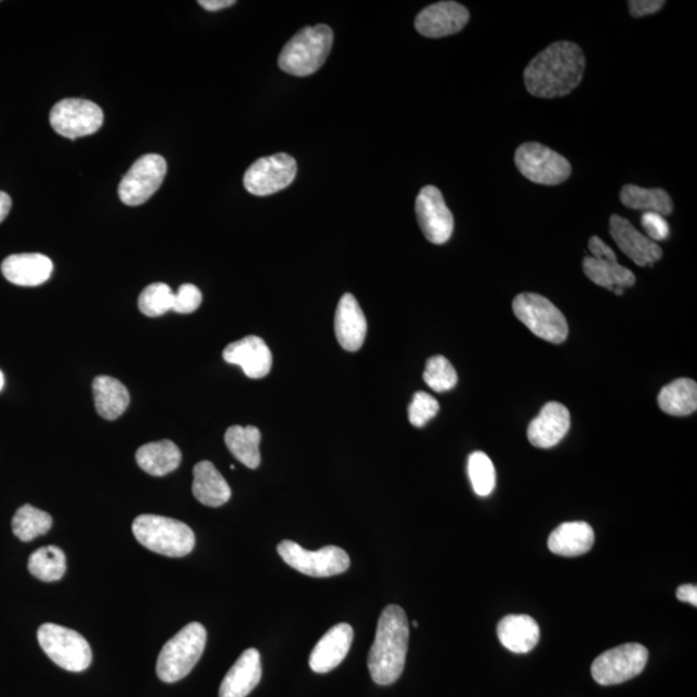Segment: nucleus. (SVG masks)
<instances>
[{"label":"nucleus","mask_w":697,"mask_h":697,"mask_svg":"<svg viewBox=\"0 0 697 697\" xmlns=\"http://www.w3.org/2000/svg\"><path fill=\"white\" fill-rule=\"evenodd\" d=\"M648 650L641 643H625L599 655L592 665L594 681L615 686L636 678L646 668Z\"/></svg>","instance_id":"nucleus-10"},{"label":"nucleus","mask_w":697,"mask_h":697,"mask_svg":"<svg viewBox=\"0 0 697 697\" xmlns=\"http://www.w3.org/2000/svg\"><path fill=\"white\" fill-rule=\"evenodd\" d=\"M620 201L630 210L655 212L663 217L672 215L674 210L672 198L663 189H645L628 184L621 189Z\"/></svg>","instance_id":"nucleus-31"},{"label":"nucleus","mask_w":697,"mask_h":697,"mask_svg":"<svg viewBox=\"0 0 697 697\" xmlns=\"http://www.w3.org/2000/svg\"><path fill=\"white\" fill-rule=\"evenodd\" d=\"M416 216L421 232L429 242L445 244L454 233V216L435 186H425L417 195Z\"/></svg>","instance_id":"nucleus-14"},{"label":"nucleus","mask_w":697,"mask_h":697,"mask_svg":"<svg viewBox=\"0 0 697 697\" xmlns=\"http://www.w3.org/2000/svg\"><path fill=\"white\" fill-rule=\"evenodd\" d=\"M594 531L586 522H566L549 536L550 552L563 557H579L588 553L594 545Z\"/></svg>","instance_id":"nucleus-24"},{"label":"nucleus","mask_w":697,"mask_h":697,"mask_svg":"<svg viewBox=\"0 0 697 697\" xmlns=\"http://www.w3.org/2000/svg\"><path fill=\"white\" fill-rule=\"evenodd\" d=\"M412 625H414V627H419V623H417V621H414V623H412Z\"/></svg>","instance_id":"nucleus-47"},{"label":"nucleus","mask_w":697,"mask_h":697,"mask_svg":"<svg viewBox=\"0 0 697 697\" xmlns=\"http://www.w3.org/2000/svg\"><path fill=\"white\" fill-rule=\"evenodd\" d=\"M180 448L171 441H159L141 446L136 452L137 465L154 477L175 472L181 464Z\"/></svg>","instance_id":"nucleus-27"},{"label":"nucleus","mask_w":697,"mask_h":697,"mask_svg":"<svg viewBox=\"0 0 697 697\" xmlns=\"http://www.w3.org/2000/svg\"><path fill=\"white\" fill-rule=\"evenodd\" d=\"M52 527V517L29 504L21 506L12 519V531L24 543L47 534Z\"/></svg>","instance_id":"nucleus-33"},{"label":"nucleus","mask_w":697,"mask_h":697,"mask_svg":"<svg viewBox=\"0 0 697 697\" xmlns=\"http://www.w3.org/2000/svg\"><path fill=\"white\" fill-rule=\"evenodd\" d=\"M203 300L202 292L194 284H182L179 291L175 293L173 301V312L180 314L194 313L201 306Z\"/></svg>","instance_id":"nucleus-38"},{"label":"nucleus","mask_w":697,"mask_h":697,"mask_svg":"<svg viewBox=\"0 0 697 697\" xmlns=\"http://www.w3.org/2000/svg\"><path fill=\"white\" fill-rule=\"evenodd\" d=\"M92 389L97 414L106 420H117L130 406V393L126 386L114 377H96Z\"/></svg>","instance_id":"nucleus-26"},{"label":"nucleus","mask_w":697,"mask_h":697,"mask_svg":"<svg viewBox=\"0 0 697 697\" xmlns=\"http://www.w3.org/2000/svg\"><path fill=\"white\" fill-rule=\"evenodd\" d=\"M173 301L175 293L168 284L153 283L141 292L139 309L146 317H161L172 310Z\"/></svg>","instance_id":"nucleus-35"},{"label":"nucleus","mask_w":697,"mask_h":697,"mask_svg":"<svg viewBox=\"0 0 697 697\" xmlns=\"http://www.w3.org/2000/svg\"><path fill=\"white\" fill-rule=\"evenodd\" d=\"M354 630L341 623L328 630L310 655L309 665L315 673H328L339 667L352 646Z\"/></svg>","instance_id":"nucleus-19"},{"label":"nucleus","mask_w":697,"mask_h":697,"mask_svg":"<svg viewBox=\"0 0 697 697\" xmlns=\"http://www.w3.org/2000/svg\"><path fill=\"white\" fill-rule=\"evenodd\" d=\"M589 250L592 252V257H594V259L617 260L616 253L612 251V248L608 247L601 238L597 237V235H593V237L589 239Z\"/></svg>","instance_id":"nucleus-41"},{"label":"nucleus","mask_w":697,"mask_h":697,"mask_svg":"<svg viewBox=\"0 0 697 697\" xmlns=\"http://www.w3.org/2000/svg\"><path fill=\"white\" fill-rule=\"evenodd\" d=\"M335 334L339 344L348 352H357L366 340V315L352 293H345L337 305Z\"/></svg>","instance_id":"nucleus-20"},{"label":"nucleus","mask_w":697,"mask_h":697,"mask_svg":"<svg viewBox=\"0 0 697 697\" xmlns=\"http://www.w3.org/2000/svg\"><path fill=\"white\" fill-rule=\"evenodd\" d=\"M167 173L166 159L158 154H146L137 159L119 184V198L127 206L148 202L163 184Z\"/></svg>","instance_id":"nucleus-12"},{"label":"nucleus","mask_w":697,"mask_h":697,"mask_svg":"<svg viewBox=\"0 0 697 697\" xmlns=\"http://www.w3.org/2000/svg\"><path fill=\"white\" fill-rule=\"evenodd\" d=\"M677 598L681 602L690 603V605L697 606V586L692 584H685L679 586L677 590Z\"/></svg>","instance_id":"nucleus-42"},{"label":"nucleus","mask_w":697,"mask_h":697,"mask_svg":"<svg viewBox=\"0 0 697 697\" xmlns=\"http://www.w3.org/2000/svg\"><path fill=\"white\" fill-rule=\"evenodd\" d=\"M223 355L226 362L242 367L250 379H263L272 370L273 355L261 337H243L226 346Z\"/></svg>","instance_id":"nucleus-17"},{"label":"nucleus","mask_w":697,"mask_h":697,"mask_svg":"<svg viewBox=\"0 0 697 697\" xmlns=\"http://www.w3.org/2000/svg\"><path fill=\"white\" fill-rule=\"evenodd\" d=\"M424 381L434 392H448L457 384L456 370L443 355H435L426 362Z\"/></svg>","instance_id":"nucleus-36"},{"label":"nucleus","mask_w":697,"mask_h":697,"mask_svg":"<svg viewBox=\"0 0 697 697\" xmlns=\"http://www.w3.org/2000/svg\"><path fill=\"white\" fill-rule=\"evenodd\" d=\"M514 162L527 180L540 185L563 184L572 172L570 162L563 155L539 142H526L519 146Z\"/></svg>","instance_id":"nucleus-8"},{"label":"nucleus","mask_w":697,"mask_h":697,"mask_svg":"<svg viewBox=\"0 0 697 697\" xmlns=\"http://www.w3.org/2000/svg\"><path fill=\"white\" fill-rule=\"evenodd\" d=\"M501 645L514 654H527L539 643L540 628L528 615H508L497 625Z\"/></svg>","instance_id":"nucleus-23"},{"label":"nucleus","mask_w":697,"mask_h":697,"mask_svg":"<svg viewBox=\"0 0 697 697\" xmlns=\"http://www.w3.org/2000/svg\"><path fill=\"white\" fill-rule=\"evenodd\" d=\"M570 426L571 415L566 406L558 402L546 403L528 426V441L537 448H552L566 437Z\"/></svg>","instance_id":"nucleus-18"},{"label":"nucleus","mask_w":697,"mask_h":697,"mask_svg":"<svg viewBox=\"0 0 697 697\" xmlns=\"http://www.w3.org/2000/svg\"><path fill=\"white\" fill-rule=\"evenodd\" d=\"M410 625L402 607H385L377 623L374 645L368 655L371 677L380 686L393 685L405 669Z\"/></svg>","instance_id":"nucleus-2"},{"label":"nucleus","mask_w":697,"mask_h":697,"mask_svg":"<svg viewBox=\"0 0 697 697\" xmlns=\"http://www.w3.org/2000/svg\"><path fill=\"white\" fill-rule=\"evenodd\" d=\"M50 122L53 130L60 136L75 140L99 131L104 123V113L95 102L64 99L53 106Z\"/></svg>","instance_id":"nucleus-11"},{"label":"nucleus","mask_w":697,"mask_h":697,"mask_svg":"<svg viewBox=\"0 0 697 697\" xmlns=\"http://www.w3.org/2000/svg\"><path fill=\"white\" fill-rule=\"evenodd\" d=\"M38 641L44 654L68 672H83L92 663L90 643L75 630L57 624H43L38 629Z\"/></svg>","instance_id":"nucleus-7"},{"label":"nucleus","mask_w":697,"mask_h":697,"mask_svg":"<svg viewBox=\"0 0 697 697\" xmlns=\"http://www.w3.org/2000/svg\"><path fill=\"white\" fill-rule=\"evenodd\" d=\"M513 312L540 339L552 344H562L567 340L565 315L546 297L537 293H521L513 301Z\"/></svg>","instance_id":"nucleus-6"},{"label":"nucleus","mask_w":697,"mask_h":697,"mask_svg":"<svg viewBox=\"0 0 697 697\" xmlns=\"http://www.w3.org/2000/svg\"><path fill=\"white\" fill-rule=\"evenodd\" d=\"M614 292L616 293L617 296H621L624 293L623 288H615Z\"/></svg>","instance_id":"nucleus-46"},{"label":"nucleus","mask_w":697,"mask_h":697,"mask_svg":"<svg viewBox=\"0 0 697 697\" xmlns=\"http://www.w3.org/2000/svg\"><path fill=\"white\" fill-rule=\"evenodd\" d=\"M132 531L142 546L166 557L188 556L195 546L192 528L177 519L142 514L133 521Z\"/></svg>","instance_id":"nucleus-4"},{"label":"nucleus","mask_w":697,"mask_h":697,"mask_svg":"<svg viewBox=\"0 0 697 697\" xmlns=\"http://www.w3.org/2000/svg\"><path fill=\"white\" fill-rule=\"evenodd\" d=\"M193 474V494L199 503L211 508L228 503L232 490L211 461H201L195 465Z\"/></svg>","instance_id":"nucleus-25"},{"label":"nucleus","mask_w":697,"mask_h":697,"mask_svg":"<svg viewBox=\"0 0 697 697\" xmlns=\"http://www.w3.org/2000/svg\"><path fill=\"white\" fill-rule=\"evenodd\" d=\"M641 221L643 229H645L651 241L656 243L657 241H664V239L669 237L670 230L667 220L659 213L645 212Z\"/></svg>","instance_id":"nucleus-39"},{"label":"nucleus","mask_w":697,"mask_h":697,"mask_svg":"<svg viewBox=\"0 0 697 697\" xmlns=\"http://www.w3.org/2000/svg\"><path fill=\"white\" fill-rule=\"evenodd\" d=\"M297 164L286 153L260 158L244 173L243 184L248 193L266 197L286 189L295 180Z\"/></svg>","instance_id":"nucleus-13"},{"label":"nucleus","mask_w":697,"mask_h":697,"mask_svg":"<svg viewBox=\"0 0 697 697\" xmlns=\"http://www.w3.org/2000/svg\"><path fill=\"white\" fill-rule=\"evenodd\" d=\"M439 412V403L432 395L425 392H417L408 408V419L416 428H423Z\"/></svg>","instance_id":"nucleus-37"},{"label":"nucleus","mask_w":697,"mask_h":697,"mask_svg":"<svg viewBox=\"0 0 697 697\" xmlns=\"http://www.w3.org/2000/svg\"><path fill=\"white\" fill-rule=\"evenodd\" d=\"M586 277L597 286L614 292L615 288H629L636 283V277L625 266L617 263V260H598L592 256H586L583 261Z\"/></svg>","instance_id":"nucleus-29"},{"label":"nucleus","mask_w":697,"mask_h":697,"mask_svg":"<svg viewBox=\"0 0 697 697\" xmlns=\"http://www.w3.org/2000/svg\"><path fill=\"white\" fill-rule=\"evenodd\" d=\"M52 272V260L42 253L11 255L2 264L7 281L22 287L41 286L51 278Z\"/></svg>","instance_id":"nucleus-21"},{"label":"nucleus","mask_w":697,"mask_h":697,"mask_svg":"<svg viewBox=\"0 0 697 697\" xmlns=\"http://www.w3.org/2000/svg\"><path fill=\"white\" fill-rule=\"evenodd\" d=\"M206 642V628L201 623L186 625L163 646L158 656V678L166 683L184 679L201 660Z\"/></svg>","instance_id":"nucleus-5"},{"label":"nucleus","mask_w":697,"mask_h":697,"mask_svg":"<svg viewBox=\"0 0 697 697\" xmlns=\"http://www.w3.org/2000/svg\"><path fill=\"white\" fill-rule=\"evenodd\" d=\"M660 410L672 416H688L697 408V384L691 379H677L664 386L657 397Z\"/></svg>","instance_id":"nucleus-28"},{"label":"nucleus","mask_w":697,"mask_h":697,"mask_svg":"<svg viewBox=\"0 0 697 697\" xmlns=\"http://www.w3.org/2000/svg\"><path fill=\"white\" fill-rule=\"evenodd\" d=\"M334 44V33L327 25L308 26L284 46L278 64L284 73L308 77L322 68Z\"/></svg>","instance_id":"nucleus-3"},{"label":"nucleus","mask_w":697,"mask_h":697,"mask_svg":"<svg viewBox=\"0 0 697 697\" xmlns=\"http://www.w3.org/2000/svg\"><path fill=\"white\" fill-rule=\"evenodd\" d=\"M468 474L473 490L478 496L491 495V492L495 490V466L485 452L477 451L469 456Z\"/></svg>","instance_id":"nucleus-34"},{"label":"nucleus","mask_w":697,"mask_h":697,"mask_svg":"<svg viewBox=\"0 0 697 697\" xmlns=\"http://www.w3.org/2000/svg\"><path fill=\"white\" fill-rule=\"evenodd\" d=\"M12 207V199L10 195L0 192V223L8 216Z\"/></svg>","instance_id":"nucleus-44"},{"label":"nucleus","mask_w":697,"mask_h":697,"mask_svg":"<svg viewBox=\"0 0 697 697\" xmlns=\"http://www.w3.org/2000/svg\"><path fill=\"white\" fill-rule=\"evenodd\" d=\"M261 433L256 426H230L225 433V443L229 451L247 468H259Z\"/></svg>","instance_id":"nucleus-30"},{"label":"nucleus","mask_w":697,"mask_h":697,"mask_svg":"<svg viewBox=\"0 0 697 697\" xmlns=\"http://www.w3.org/2000/svg\"><path fill=\"white\" fill-rule=\"evenodd\" d=\"M4 383H6V380H4V375H3V372H2V371H0V392H2V389H3Z\"/></svg>","instance_id":"nucleus-45"},{"label":"nucleus","mask_w":697,"mask_h":697,"mask_svg":"<svg viewBox=\"0 0 697 697\" xmlns=\"http://www.w3.org/2000/svg\"><path fill=\"white\" fill-rule=\"evenodd\" d=\"M610 233L617 247L638 266L654 265L663 257V250L659 244L638 232L624 217H610Z\"/></svg>","instance_id":"nucleus-16"},{"label":"nucleus","mask_w":697,"mask_h":697,"mask_svg":"<svg viewBox=\"0 0 697 697\" xmlns=\"http://www.w3.org/2000/svg\"><path fill=\"white\" fill-rule=\"evenodd\" d=\"M260 652L256 648L244 651L221 682L220 697H247L261 681Z\"/></svg>","instance_id":"nucleus-22"},{"label":"nucleus","mask_w":697,"mask_h":697,"mask_svg":"<svg viewBox=\"0 0 697 697\" xmlns=\"http://www.w3.org/2000/svg\"><path fill=\"white\" fill-rule=\"evenodd\" d=\"M198 3L204 10L210 12L224 10V8L232 7L235 4L234 0H201V2Z\"/></svg>","instance_id":"nucleus-43"},{"label":"nucleus","mask_w":697,"mask_h":697,"mask_svg":"<svg viewBox=\"0 0 697 697\" xmlns=\"http://www.w3.org/2000/svg\"><path fill=\"white\" fill-rule=\"evenodd\" d=\"M469 11L456 2H439L417 15L415 28L426 38H443L459 33L469 21Z\"/></svg>","instance_id":"nucleus-15"},{"label":"nucleus","mask_w":697,"mask_h":697,"mask_svg":"<svg viewBox=\"0 0 697 697\" xmlns=\"http://www.w3.org/2000/svg\"><path fill=\"white\" fill-rule=\"evenodd\" d=\"M630 15L633 17H645L663 10L664 0H632L628 3Z\"/></svg>","instance_id":"nucleus-40"},{"label":"nucleus","mask_w":697,"mask_h":697,"mask_svg":"<svg viewBox=\"0 0 697 697\" xmlns=\"http://www.w3.org/2000/svg\"><path fill=\"white\" fill-rule=\"evenodd\" d=\"M278 553L293 570L313 577L344 574L350 567L348 553L335 545L324 546L317 552H310L293 541L284 540L278 545Z\"/></svg>","instance_id":"nucleus-9"},{"label":"nucleus","mask_w":697,"mask_h":697,"mask_svg":"<svg viewBox=\"0 0 697 697\" xmlns=\"http://www.w3.org/2000/svg\"><path fill=\"white\" fill-rule=\"evenodd\" d=\"M585 55L577 44L556 42L531 60L525 69V84L532 96L556 99L570 95L583 81Z\"/></svg>","instance_id":"nucleus-1"},{"label":"nucleus","mask_w":697,"mask_h":697,"mask_svg":"<svg viewBox=\"0 0 697 697\" xmlns=\"http://www.w3.org/2000/svg\"><path fill=\"white\" fill-rule=\"evenodd\" d=\"M28 567L31 575L46 583L60 580L66 572L65 553L57 546H43L31 554Z\"/></svg>","instance_id":"nucleus-32"}]
</instances>
